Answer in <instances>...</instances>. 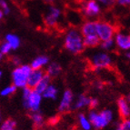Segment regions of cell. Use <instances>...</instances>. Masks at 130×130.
Listing matches in <instances>:
<instances>
[{"label": "cell", "mask_w": 130, "mask_h": 130, "mask_svg": "<svg viewBox=\"0 0 130 130\" xmlns=\"http://www.w3.org/2000/svg\"><path fill=\"white\" fill-rule=\"evenodd\" d=\"M64 46L67 52L73 55L81 54L85 50L83 36L77 28H71L67 31L64 38Z\"/></svg>", "instance_id": "6da1fadb"}, {"label": "cell", "mask_w": 130, "mask_h": 130, "mask_svg": "<svg viewBox=\"0 0 130 130\" xmlns=\"http://www.w3.org/2000/svg\"><path fill=\"white\" fill-rule=\"evenodd\" d=\"M88 119L92 125V127L95 129H103L107 126L113 120L114 113L111 109H104L100 112H96L93 109L89 112Z\"/></svg>", "instance_id": "7a4b0ae2"}, {"label": "cell", "mask_w": 130, "mask_h": 130, "mask_svg": "<svg viewBox=\"0 0 130 130\" xmlns=\"http://www.w3.org/2000/svg\"><path fill=\"white\" fill-rule=\"evenodd\" d=\"M32 71L30 65H20L15 67L12 71V81L17 88H23L26 87L28 76Z\"/></svg>", "instance_id": "3957f363"}, {"label": "cell", "mask_w": 130, "mask_h": 130, "mask_svg": "<svg viewBox=\"0 0 130 130\" xmlns=\"http://www.w3.org/2000/svg\"><path fill=\"white\" fill-rule=\"evenodd\" d=\"M42 99H43V96L41 94L37 93L34 89H32L28 96L22 98V104L26 110L30 112H37V111H40Z\"/></svg>", "instance_id": "277c9868"}, {"label": "cell", "mask_w": 130, "mask_h": 130, "mask_svg": "<svg viewBox=\"0 0 130 130\" xmlns=\"http://www.w3.org/2000/svg\"><path fill=\"white\" fill-rule=\"evenodd\" d=\"M95 31L100 41L114 38L117 33L115 26L106 21H95Z\"/></svg>", "instance_id": "5b68a950"}, {"label": "cell", "mask_w": 130, "mask_h": 130, "mask_svg": "<svg viewBox=\"0 0 130 130\" xmlns=\"http://www.w3.org/2000/svg\"><path fill=\"white\" fill-rule=\"evenodd\" d=\"M91 65L95 71L99 72L105 68H108L111 67L112 58L106 53H98L92 56Z\"/></svg>", "instance_id": "8992f818"}, {"label": "cell", "mask_w": 130, "mask_h": 130, "mask_svg": "<svg viewBox=\"0 0 130 130\" xmlns=\"http://www.w3.org/2000/svg\"><path fill=\"white\" fill-rule=\"evenodd\" d=\"M101 12V7L95 0H87L83 4L82 13L86 18L91 19L96 18Z\"/></svg>", "instance_id": "52a82bcc"}, {"label": "cell", "mask_w": 130, "mask_h": 130, "mask_svg": "<svg viewBox=\"0 0 130 130\" xmlns=\"http://www.w3.org/2000/svg\"><path fill=\"white\" fill-rule=\"evenodd\" d=\"M73 102H74V95L70 90L67 89L65 90L62 95V98L60 100L58 106V110L59 113H67L72 108L73 106Z\"/></svg>", "instance_id": "ba28073f"}, {"label": "cell", "mask_w": 130, "mask_h": 130, "mask_svg": "<svg viewBox=\"0 0 130 130\" xmlns=\"http://www.w3.org/2000/svg\"><path fill=\"white\" fill-rule=\"evenodd\" d=\"M61 15V11L56 7H50L47 14L44 18V23L47 27L53 28L57 25L58 19Z\"/></svg>", "instance_id": "9c48e42d"}, {"label": "cell", "mask_w": 130, "mask_h": 130, "mask_svg": "<svg viewBox=\"0 0 130 130\" xmlns=\"http://www.w3.org/2000/svg\"><path fill=\"white\" fill-rule=\"evenodd\" d=\"M114 42L115 46L121 51H128L130 48V37L129 35H126L125 33H116L114 36Z\"/></svg>", "instance_id": "30bf717a"}, {"label": "cell", "mask_w": 130, "mask_h": 130, "mask_svg": "<svg viewBox=\"0 0 130 130\" xmlns=\"http://www.w3.org/2000/svg\"><path fill=\"white\" fill-rule=\"evenodd\" d=\"M117 108L119 112L120 117L123 119L129 118L130 117V105H129V96H121L117 101Z\"/></svg>", "instance_id": "8fae6325"}, {"label": "cell", "mask_w": 130, "mask_h": 130, "mask_svg": "<svg viewBox=\"0 0 130 130\" xmlns=\"http://www.w3.org/2000/svg\"><path fill=\"white\" fill-rule=\"evenodd\" d=\"M44 75H45V72L42 69H32V71L28 76L26 87L33 89L37 85V83L41 80Z\"/></svg>", "instance_id": "7c38bea8"}, {"label": "cell", "mask_w": 130, "mask_h": 130, "mask_svg": "<svg viewBox=\"0 0 130 130\" xmlns=\"http://www.w3.org/2000/svg\"><path fill=\"white\" fill-rule=\"evenodd\" d=\"M80 33L83 37L96 35V31H95V21H94V20H88V21L85 22L84 24L82 25V26H81Z\"/></svg>", "instance_id": "4fadbf2b"}, {"label": "cell", "mask_w": 130, "mask_h": 130, "mask_svg": "<svg viewBox=\"0 0 130 130\" xmlns=\"http://www.w3.org/2000/svg\"><path fill=\"white\" fill-rule=\"evenodd\" d=\"M49 64V57L46 56H38L31 62L30 67L32 69H42Z\"/></svg>", "instance_id": "5bb4252c"}, {"label": "cell", "mask_w": 130, "mask_h": 130, "mask_svg": "<svg viewBox=\"0 0 130 130\" xmlns=\"http://www.w3.org/2000/svg\"><path fill=\"white\" fill-rule=\"evenodd\" d=\"M51 79H52V78L50 77L47 74L45 73V75L43 76V77L41 78V80L37 83V85L33 89H34L35 91H37V93L41 94L42 95V93L46 90V87L51 84Z\"/></svg>", "instance_id": "9a60e30c"}, {"label": "cell", "mask_w": 130, "mask_h": 130, "mask_svg": "<svg viewBox=\"0 0 130 130\" xmlns=\"http://www.w3.org/2000/svg\"><path fill=\"white\" fill-rule=\"evenodd\" d=\"M57 95H58V89L53 84H50L46 88V90L42 93L43 98L49 100H56L57 98Z\"/></svg>", "instance_id": "2e32d148"}, {"label": "cell", "mask_w": 130, "mask_h": 130, "mask_svg": "<svg viewBox=\"0 0 130 130\" xmlns=\"http://www.w3.org/2000/svg\"><path fill=\"white\" fill-rule=\"evenodd\" d=\"M61 71H62V67H61L60 64H58L57 62H52L47 65L46 67V73L48 76L51 78L56 77L60 75Z\"/></svg>", "instance_id": "e0dca14e"}, {"label": "cell", "mask_w": 130, "mask_h": 130, "mask_svg": "<svg viewBox=\"0 0 130 130\" xmlns=\"http://www.w3.org/2000/svg\"><path fill=\"white\" fill-rule=\"evenodd\" d=\"M89 103H90V98L82 94V95H79L77 96L76 102L72 107L74 109H82L85 107H88Z\"/></svg>", "instance_id": "ac0fdd59"}, {"label": "cell", "mask_w": 130, "mask_h": 130, "mask_svg": "<svg viewBox=\"0 0 130 130\" xmlns=\"http://www.w3.org/2000/svg\"><path fill=\"white\" fill-rule=\"evenodd\" d=\"M31 119H32L33 125L35 126V128L39 129L44 126V124H45V117L42 115L40 111H37V112H31L30 115Z\"/></svg>", "instance_id": "d6986e66"}, {"label": "cell", "mask_w": 130, "mask_h": 130, "mask_svg": "<svg viewBox=\"0 0 130 130\" xmlns=\"http://www.w3.org/2000/svg\"><path fill=\"white\" fill-rule=\"evenodd\" d=\"M83 41H84L85 47H95L99 46L100 44V39L98 38V35L83 37Z\"/></svg>", "instance_id": "ffe728a7"}, {"label": "cell", "mask_w": 130, "mask_h": 130, "mask_svg": "<svg viewBox=\"0 0 130 130\" xmlns=\"http://www.w3.org/2000/svg\"><path fill=\"white\" fill-rule=\"evenodd\" d=\"M5 41L7 42L10 45L12 50L18 49L20 46V44H21L20 38L15 34H7L5 37Z\"/></svg>", "instance_id": "44dd1931"}, {"label": "cell", "mask_w": 130, "mask_h": 130, "mask_svg": "<svg viewBox=\"0 0 130 130\" xmlns=\"http://www.w3.org/2000/svg\"><path fill=\"white\" fill-rule=\"evenodd\" d=\"M78 123L83 130H90L92 128V125L89 121L88 117L83 113H80L78 115Z\"/></svg>", "instance_id": "7402d4cb"}, {"label": "cell", "mask_w": 130, "mask_h": 130, "mask_svg": "<svg viewBox=\"0 0 130 130\" xmlns=\"http://www.w3.org/2000/svg\"><path fill=\"white\" fill-rule=\"evenodd\" d=\"M17 121L13 118H7L0 124V130H15Z\"/></svg>", "instance_id": "603a6c76"}, {"label": "cell", "mask_w": 130, "mask_h": 130, "mask_svg": "<svg viewBox=\"0 0 130 130\" xmlns=\"http://www.w3.org/2000/svg\"><path fill=\"white\" fill-rule=\"evenodd\" d=\"M17 87L14 86V85H9L5 87L4 88L0 91V95L3 96V98H7V96H10V95H14L17 91Z\"/></svg>", "instance_id": "cb8c5ba5"}, {"label": "cell", "mask_w": 130, "mask_h": 130, "mask_svg": "<svg viewBox=\"0 0 130 130\" xmlns=\"http://www.w3.org/2000/svg\"><path fill=\"white\" fill-rule=\"evenodd\" d=\"M100 46L102 47V49L106 50H111L112 48H114L115 46V42H114V38L107 39V40H104V41H100Z\"/></svg>", "instance_id": "d4e9b609"}, {"label": "cell", "mask_w": 130, "mask_h": 130, "mask_svg": "<svg viewBox=\"0 0 130 130\" xmlns=\"http://www.w3.org/2000/svg\"><path fill=\"white\" fill-rule=\"evenodd\" d=\"M11 51H12V48H11L10 45L7 42L5 41L4 43H2L0 45V53L3 56H7V55L10 54Z\"/></svg>", "instance_id": "484cf974"}, {"label": "cell", "mask_w": 130, "mask_h": 130, "mask_svg": "<svg viewBox=\"0 0 130 130\" xmlns=\"http://www.w3.org/2000/svg\"><path fill=\"white\" fill-rule=\"evenodd\" d=\"M117 130H130V120L129 118H126L123 119L122 122H120L117 126Z\"/></svg>", "instance_id": "4316f807"}, {"label": "cell", "mask_w": 130, "mask_h": 130, "mask_svg": "<svg viewBox=\"0 0 130 130\" xmlns=\"http://www.w3.org/2000/svg\"><path fill=\"white\" fill-rule=\"evenodd\" d=\"M0 7L2 8V11H3V14H4V15H9V13H10V9H9L7 3L6 2L5 0H0Z\"/></svg>", "instance_id": "83f0119b"}, {"label": "cell", "mask_w": 130, "mask_h": 130, "mask_svg": "<svg viewBox=\"0 0 130 130\" xmlns=\"http://www.w3.org/2000/svg\"><path fill=\"white\" fill-rule=\"evenodd\" d=\"M98 1L104 6H106V7H108V8L113 7L116 4V0H98Z\"/></svg>", "instance_id": "f1b7e54d"}, {"label": "cell", "mask_w": 130, "mask_h": 130, "mask_svg": "<svg viewBox=\"0 0 130 130\" xmlns=\"http://www.w3.org/2000/svg\"><path fill=\"white\" fill-rule=\"evenodd\" d=\"M98 106V99L95 98H90V103H89L88 107L91 110L93 109H95Z\"/></svg>", "instance_id": "f546056e"}, {"label": "cell", "mask_w": 130, "mask_h": 130, "mask_svg": "<svg viewBox=\"0 0 130 130\" xmlns=\"http://www.w3.org/2000/svg\"><path fill=\"white\" fill-rule=\"evenodd\" d=\"M10 62L13 64L15 67H18V66L21 65V60H20L19 57H18V56H12V57L10 58Z\"/></svg>", "instance_id": "4dcf8cb0"}, {"label": "cell", "mask_w": 130, "mask_h": 130, "mask_svg": "<svg viewBox=\"0 0 130 130\" xmlns=\"http://www.w3.org/2000/svg\"><path fill=\"white\" fill-rule=\"evenodd\" d=\"M116 3H117V4L119 5V6H121V7H128L130 4V0H116Z\"/></svg>", "instance_id": "1f68e13d"}, {"label": "cell", "mask_w": 130, "mask_h": 130, "mask_svg": "<svg viewBox=\"0 0 130 130\" xmlns=\"http://www.w3.org/2000/svg\"><path fill=\"white\" fill-rule=\"evenodd\" d=\"M125 56H126V58L129 59L130 58V52H129V50L128 51H125Z\"/></svg>", "instance_id": "d6a6232c"}, {"label": "cell", "mask_w": 130, "mask_h": 130, "mask_svg": "<svg viewBox=\"0 0 130 130\" xmlns=\"http://www.w3.org/2000/svg\"><path fill=\"white\" fill-rule=\"evenodd\" d=\"M41 1H43V2H45V3H47V4H50V3L54 2L55 0H41Z\"/></svg>", "instance_id": "836d02e7"}, {"label": "cell", "mask_w": 130, "mask_h": 130, "mask_svg": "<svg viewBox=\"0 0 130 130\" xmlns=\"http://www.w3.org/2000/svg\"><path fill=\"white\" fill-rule=\"evenodd\" d=\"M3 17H4V14H3V11H2V10H0V20L2 19Z\"/></svg>", "instance_id": "e575fe53"}, {"label": "cell", "mask_w": 130, "mask_h": 130, "mask_svg": "<svg viewBox=\"0 0 130 130\" xmlns=\"http://www.w3.org/2000/svg\"><path fill=\"white\" fill-rule=\"evenodd\" d=\"M2 122V113H1V110H0V124Z\"/></svg>", "instance_id": "d590c367"}, {"label": "cell", "mask_w": 130, "mask_h": 130, "mask_svg": "<svg viewBox=\"0 0 130 130\" xmlns=\"http://www.w3.org/2000/svg\"><path fill=\"white\" fill-rule=\"evenodd\" d=\"M2 76H3V72H2V70H0V80H1Z\"/></svg>", "instance_id": "8d00e7d4"}, {"label": "cell", "mask_w": 130, "mask_h": 130, "mask_svg": "<svg viewBox=\"0 0 130 130\" xmlns=\"http://www.w3.org/2000/svg\"><path fill=\"white\" fill-rule=\"evenodd\" d=\"M3 57H4V56H3V55L1 54V53H0V62H1V61H2Z\"/></svg>", "instance_id": "74e56055"}]
</instances>
